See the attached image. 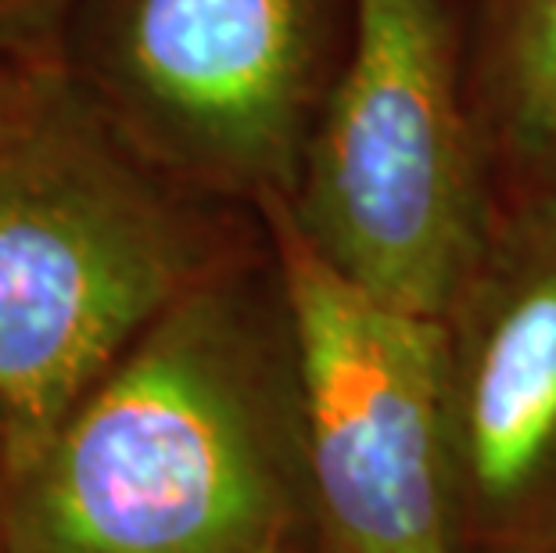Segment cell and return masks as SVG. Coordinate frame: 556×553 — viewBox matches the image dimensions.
<instances>
[{
    "mask_svg": "<svg viewBox=\"0 0 556 553\" xmlns=\"http://www.w3.org/2000/svg\"><path fill=\"white\" fill-rule=\"evenodd\" d=\"M305 388L269 234L129 345L15 478L11 553H291Z\"/></svg>",
    "mask_w": 556,
    "mask_h": 553,
    "instance_id": "obj_1",
    "label": "cell"
},
{
    "mask_svg": "<svg viewBox=\"0 0 556 553\" xmlns=\"http://www.w3.org/2000/svg\"><path fill=\"white\" fill-rule=\"evenodd\" d=\"M266 234L176 180L58 73L0 129V410L15 478L159 316Z\"/></svg>",
    "mask_w": 556,
    "mask_h": 553,
    "instance_id": "obj_2",
    "label": "cell"
},
{
    "mask_svg": "<svg viewBox=\"0 0 556 553\" xmlns=\"http://www.w3.org/2000/svg\"><path fill=\"white\" fill-rule=\"evenodd\" d=\"M266 205L363 296L442 321L503 205L453 0H356L299 180Z\"/></svg>",
    "mask_w": 556,
    "mask_h": 553,
    "instance_id": "obj_3",
    "label": "cell"
},
{
    "mask_svg": "<svg viewBox=\"0 0 556 553\" xmlns=\"http://www.w3.org/2000/svg\"><path fill=\"white\" fill-rule=\"evenodd\" d=\"M352 26L356 0H73L54 65L148 162L258 213L299 180Z\"/></svg>",
    "mask_w": 556,
    "mask_h": 553,
    "instance_id": "obj_4",
    "label": "cell"
},
{
    "mask_svg": "<svg viewBox=\"0 0 556 553\" xmlns=\"http://www.w3.org/2000/svg\"><path fill=\"white\" fill-rule=\"evenodd\" d=\"M258 216L299 335L316 550L467 553L438 321L392 310L330 274L274 205Z\"/></svg>",
    "mask_w": 556,
    "mask_h": 553,
    "instance_id": "obj_5",
    "label": "cell"
},
{
    "mask_svg": "<svg viewBox=\"0 0 556 553\" xmlns=\"http://www.w3.org/2000/svg\"><path fill=\"white\" fill-rule=\"evenodd\" d=\"M467 553L556 543V176L503 191L475 274L438 321Z\"/></svg>",
    "mask_w": 556,
    "mask_h": 553,
    "instance_id": "obj_6",
    "label": "cell"
},
{
    "mask_svg": "<svg viewBox=\"0 0 556 553\" xmlns=\"http://www.w3.org/2000/svg\"><path fill=\"white\" fill-rule=\"evenodd\" d=\"M467 68L503 191L556 176V0H478Z\"/></svg>",
    "mask_w": 556,
    "mask_h": 553,
    "instance_id": "obj_7",
    "label": "cell"
},
{
    "mask_svg": "<svg viewBox=\"0 0 556 553\" xmlns=\"http://www.w3.org/2000/svg\"><path fill=\"white\" fill-rule=\"evenodd\" d=\"M73 0H0V62H54Z\"/></svg>",
    "mask_w": 556,
    "mask_h": 553,
    "instance_id": "obj_8",
    "label": "cell"
},
{
    "mask_svg": "<svg viewBox=\"0 0 556 553\" xmlns=\"http://www.w3.org/2000/svg\"><path fill=\"white\" fill-rule=\"evenodd\" d=\"M54 76V62H0V129L22 120Z\"/></svg>",
    "mask_w": 556,
    "mask_h": 553,
    "instance_id": "obj_9",
    "label": "cell"
},
{
    "mask_svg": "<svg viewBox=\"0 0 556 553\" xmlns=\"http://www.w3.org/2000/svg\"><path fill=\"white\" fill-rule=\"evenodd\" d=\"M11 500H15V450L11 428L0 410V553H11Z\"/></svg>",
    "mask_w": 556,
    "mask_h": 553,
    "instance_id": "obj_10",
    "label": "cell"
},
{
    "mask_svg": "<svg viewBox=\"0 0 556 553\" xmlns=\"http://www.w3.org/2000/svg\"><path fill=\"white\" fill-rule=\"evenodd\" d=\"M539 553H556V543H553V546H546V550H539Z\"/></svg>",
    "mask_w": 556,
    "mask_h": 553,
    "instance_id": "obj_11",
    "label": "cell"
}]
</instances>
